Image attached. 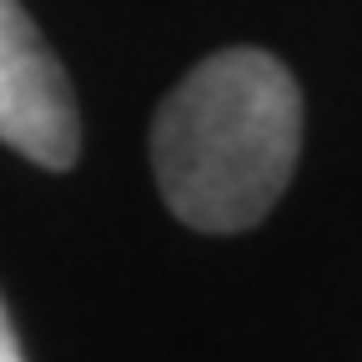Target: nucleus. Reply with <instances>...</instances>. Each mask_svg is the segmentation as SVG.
Here are the masks:
<instances>
[{
	"instance_id": "2",
	"label": "nucleus",
	"mask_w": 362,
	"mask_h": 362,
	"mask_svg": "<svg viewBox=\"0 0 362 362\" xmlns=\"http://www.w3.org/2000/svg\"><path fill=\"white\" fill-rule=\"evenodd\" d=\"M0 141L51 171L81 156L76 90L21 0H0Z\"/></svg>"
},
{
	"instance_id": "1",
	"label": "nucleus",
	"mask_w": 362,
	"mask_h": 362,
	"mask_svg": "<svg viewBox=\"0 0 362 362\" xmlns=\"http://www.w3.org/2000/svg\"><path fill=\"white\" fill-rule=\"evenodd\" d=\"M302 146V96L267 51H216L156 111L161 202L197 232H247L287 192Z\"/></svg>"
},
{
	"instance_id": "3",
	"label": "nucleus",
	"mask_w": 362,
	"mask_h": 362,
	"mask_svg": "<svg viewBox=\"0 0 362 362\" xmlns=\"http://www.w3.org/2000/svg\"><path fill=\"white\" fill-rule=\"evenodd\" d=\"M0 362H25V352H21V342H16V327H11L6 302H0Z\"/></svg>"
}]
</instances>
